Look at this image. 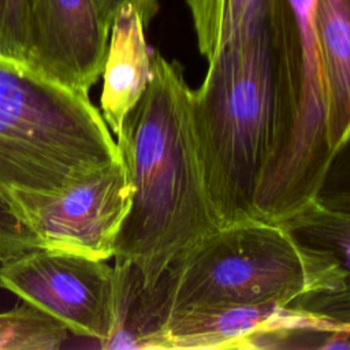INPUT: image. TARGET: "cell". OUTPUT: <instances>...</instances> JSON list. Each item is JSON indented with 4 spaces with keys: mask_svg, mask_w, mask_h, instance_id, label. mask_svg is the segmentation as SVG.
<instances>
[{
    "mask_svg": "<svg viewBox=\"0 0 350 350\" xmlns=\"http://www.w3.org/2000/svg\"><path fill=\"white\" fill-rule=\"evenodd\" d=\"M45 247L44 239L25 221L14 202L0 190V262Z\"/></svg>",
    "mask_w": 350,
    "mask_h": 350,
    "instance_id": "cell-16",
    "label": "cell"
},
{
    "mask_svg": "<svg viewBox=\"0 0 350 350\" xmlns=\"http://www.w3.org/2000/svg\"><path fill=\"white\" fill-rule=\"evenodd\" d=\"M191 92L179 63L153 51L152 79L116 135L131 204L113 257L133 264L145 287L217 228L198 157Z\"/></svg>",
    "mask_w": 350,
    "mask_h": 350,
    "instance_id": "cell-1",
    "label": "cell"
},
{
    "mask_svg": "<svg viewBox=\"0 0 350 350\" xmlns=\"http://www.w3.org/2000/svg\"><path fill=\"white\" fill-rule=\"evenodd\" d=\"M25 8L23 64L89 94L103 74L111 31L96 0H25Z\"/></svg>",
    "mask_w": 350,
    "mask_h": 350,
    "instance_id": "cell-9",
    "label": "cell"
},
{
    "mask_svg": "<svg viewBox=\"0 0 350 350\" xmlns=\"http://www.w3.org/2000/svg\"><path fill=\"white\" fill-rule=\"evenodd\" d=\"M26 34L25 0H0V56L23 63Z\"/></svg>",
    "mask_w": 350,
    "mask_h": 350,
    "instance_id": "cell-18",
    "label": "cell"
},
{
    "mask_svg": "<svg viewBox=\"0 0 350 350\" xmlns=\"http://www.w3.org/2000/svg\"><path fill=\"white\" fill-rule=\"evenodd\" d=\"M200 53L208 60L267 25L268 0H186Z\"/></svg>",
    "mask_w": 350,
    "mask_h": 350,
    "instance_id": "cell-12",
    "label": "cell"
},
{
    "mask_svg": "<svg viewBox=\"0 0 350 350\" xmlns=\"http://www.w3.org/2000/svg\"><path fill=\"white\" fill-rule=\"evenodd\" d=\"M314 23L332 150L350 129V0H316Z\"/></svg>",
    "mask_w": 350,
    "mask_h": 350,
    "instance_id": "cell-11",
    "label": "cell"
},
{
    "mask_svg": "<svg viewBox=\"0 0 350 350\" xmlns=\"http://www.w3.org/2000/svg\"><path fill=\"white\" fill-rule=\"evenodd\" d=\"M316 0H268L276 67V122L260 190L271 201H309L331 154L327 85L314 23Z\"/></svg>",
    "mask_w": 350,
    "mask_h": 350,
    "instance_id": "cell-5",
    "label": "cell"
},
{
    "mask_svg": "<svg viewBox=\"0 0 350 350\" xmlns=\"http://www.w3.org/2000/svg\"><path fill=\"white\" fill-rule=\"evenodd\" d=\"M312 201L329 209L350 212V129L331 150Z\"/></svg>",
    "mask_w": 350,
    "mask_h": 350,
    "instance_id": "cell-15",
    "label": "cell"
},
{
    "mask_svg": "<svg viewBox=\"0 0 350 350\" xmlns=\"http://www.w3.org/2000/svg\"><path fill=\"white\" fill-rule=\"evenodd\" d=\"M350 349V325L291 304L264 302L172 312L154 350Z\"/></svg>",
    "mask_w": 350,
    "mask_h": 350,
    "instance_id": "cell-6",
    "label": "cell"
},
{
    "mask_svg": "<svg viewBox=\"0 0 350 350\" xmlns=\"http://www.w3.org/2000/svg\"><path fill=\"white\" fill-rule=\"evenodd\" d=\"M138 11L123 5L115 15L103 68L100 108L112 134L118 135L129 111L139 101L152 79V55Z\"/></svg>",
    "mask_w": 350,
    "mask_h": 350,
    "instance_id": "cell-10",
    "label": "cell"
},
{
    "mask_svg": "<svg viewBox=\"0 0 350 350\" xmlns=\"http://www.w3.org/2000/svg\"><path fill=\"white\" fill-rule=\"evenodd\" d=\"M122 160L89 94L0 56V190L16 209Z\"/></svg>",
    "mask_w": 350,
    "mask_h": 350,
    "instance_id": "cell-3",
    "label": "cell"
},
{
    "mask_svg": "<svg viewBox=\"0 0 350 350\" xmlns=\"http://www.w3.org/2000/svg\"><path fill=\"white\" fill-rule=\"evenodd\" d=\"M342 279L334 261L298 243L280 223L253 217L217 227L157 282L170 316L186 309L291 304Z\"/></svg>",
    "mask_w": 350,
    "mask_h": 350,
    "instance_id": "cell-4",
    "label": "cell"
},
{
    "mask_svg": "<svg viewBox=\"0 0 350 350\" xmlns=\"http://www.w3.org/2000/svg\"><path fill=\"white\" fill-rule=\"evenodd\" d=\"M278 223L298 243L328 257L350 278V212L309 201Z\"/></svg>",
    "mask_w": 350,
    "mask_h": 350,
    "instance_id": "cell-13",
    "label": "cell"
},
{
    "mask_svg": "<svg viewBox=\"0 0 350 350\" xmlns=\"http://www.w3.org/2000/svg\"><path fill=\"white\" fill-rule=\"evenodd\" d=\"M191 115L217 227L257 217L254 198L276 122V67L268 22L208 60Z\"/></svg>",
    "mask_w": 350,
    "mask_h": 350,
    "instance_id": "cell-2",
    "label": "cell"
},
{
    "mask_svg": "<svg viewBox=\"0 0 350 350\" xmlns=\"http://www.w3.org/2000/svg\"><path fill=\"white\" fill-rule=\"evenodd\" d=\"M68 332L59 320L26 302L0 313V350H57Z\"/></svg>",
    "mask_w": 350,
    "mask_h": 350,
    "instance_id": "cell-14",
    "label": "cell"
},
{
    "mask_svg": "<svg viewBox=\"0 0 350 350\" xmlns=\"http://www.w3.org/2000/svg\"><path fill=\"white\" fill-rule=\"evenodd\" d=\"M96 4L101 16L109 26L118 11L126 4H131L138 11L146 27L159 12V0H96Z\"/></svg>",
    "mask_w": 350,
    "mask_h": 350,
    "instance_id": "cell-19",
    "label": "cell"
},
{
    "mask_svg": "<svg viewBox=\"0 0 350 350\" xmlns=\"http://www.w3.org/2000/svg\"><path fill=\"white\" fill-rule=\"evenodd\" d=\"M291 305L350 325V278L343 273V279L336 287L306 293Z\"/></svg>",
    "mask_w": 350,
    "mask_h": 350,
    "instance_id": "cell-17",
    "label": "cell"
},
{
    "mask_svg": "<svg viewBox=\"0 0 350 350\" xmlns=\"http://www.w3.org/2000/svg\"><path fill=\"white\" fill-rule=\"evenodd\" d=\"M130 204L131 185L119 160L64 194L31 200L18 211L46 249L108 260Z\"/></svg>",
    "mask_w": 350,
    "mask_h": 350,
    "instance_id": "cell-8",
    "label": "cell"
},
{
    "mask_svg": "<svg viewBox=\"0 0 350 350\" xmlns=\"http://www.w3.org/2000/svg\"><path fill=\"white\" fill-rule=\"evenodd\" d=\"M105 261L71 252L34 249L1 261L0 287L100 346L115 321L113 267Z\"/></svg>",
    "mask_w": 350,
    "mask_h": 350,
    "instance_id": "cell-7",
    "label": "cell"
}]
</instances>
